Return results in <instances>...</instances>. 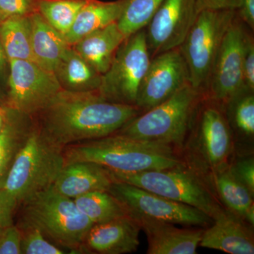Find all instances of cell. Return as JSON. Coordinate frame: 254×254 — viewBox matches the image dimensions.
<instances>
[{
	"label": "cell",
	"instance_id": "28",
	"mask_svg": "<svg viewBox=\"0 0 254 254\" xmlns=\"http://www.w3.org/2000/svg\"><path fill=\"white\" fill-rule=\"evenodd\" d=\"M88 0H38L37 11L64 36Z\"/></svg>",
	"mask_w": 254,
	"mask_h": 254
},
{
	"label": "cell",
	"instance_id": "35",
	"mask_svg": "<svg viewBox=\"0 0 254 254\" xmlns=\"http://www.w3.org/2000/svg\"><path fill=\"white\" fill-rule=\"evenodd\" d=\"M17 206V202L14 198L4 189L0 188V225L1 227L5 228L13 225L15 209Z\"/></svg>",
	"mask_w": 254,
	"mask_h": 254
},
{
	"label": "cell",
	"instance_id": "41",
	"mask_svg": "<svg viewBox=\"0 0 254 254\" xmlns=\"http://www.w3.org/2000/svg\"><path fill=\"white\" fill-rule=\"evenodd\" d=\"M2 109H3V108H1V106H0V110H2Z\"/></svg>",
	"mask_w": 254,
	"mask_h": 254
},
{
	"label": "cell",
	"instance_id": "8",
	"mask_svg": "<svg viewBox=\"0 0 254 254\" xmlns=\"http://www.w3.org/2000/svg\"><path fill=\"white\" fill-rule=\"evenodd\" d=\"M192 131L181 152L187 166L205 179L228 165L235 141L228 121L218 108H203Z\"/></svg>",
	"mask_w": 254,
	"mask_h": 254
},
{
	"label": "cell",
	"instance_id": "22",
	"mask_svg": "<svg viewBox=\"0 0 254 254\" xmlns=\"http://www.w3.org/2000/svg\"><path fill=\"white\" fill-rule=\"evenodd\" d=\"M30 20L33 62L53 73L65 51L71 46L38 11L30 15Z\"/></svg>",
	"mask_w": 254,
	"mask_h": 254
},
{
	"label": "cell",
	"instance_id": "38",
	"mask_svg": "<svg viewBox=\"0 0 254 254\" xmlns=\"http://www.w3.org/2000/svg\"><path fill=\"white\" fill-rule=\"evenodd\" d=\"M9 72V61L5 54L4 48L0 40V86L5 87L6 91Z\"/></svg>",
	"mask_w": 254,
	"mask_h": 254
},
{
	"label": "cell",
	"instance_id": "5",
	"mask_svg": "<svg viewBox=\"0 0 254 254\" xmlns=\"http://www.w3.org/2000/svg\"><path fill=\"white\" fill-rule=\"evenodd\" d=\"M111 174L115 181L139 187L174 201L194 207L213 220L225 210L204 177L186 164L165 170L137 173L111 172Z\"/></svg>",
	"mask_w": 254,
	"mask_h": 254
},
{
	"label": "cell",
	"instance_id": "9",
	"mask_svg": "<svg viewBox=\"0 0 254 254\" xmlns=\"http://www.w3.org/2000/svg\"><path fill=\"white\" fill-rule=\"evenodd\" d=\"M150 60L145 31L141 30L128 37L119 48L108 71L102 75L98 94L113 103L136 105Z\"/></svg>",
	"mask_w": 254,
	"mask_h": 254
},
{
	"label": "cell",
	"instance_id": "10",
	"mask_svg": "<svg viewBox=\"0 0 254 254\" xmlns=\"http://www.w3.org/2000/svg\"><path fill=\"white\" fill-rule=\"evenodd\" d=\"M108 191L121 203L130 216L141 215L173 224L200 227H208L213 222V219L194 207L124 182H114Z\"/></svg>",
	"mask_w": 254,
	"mask_h": 254
},
{
	"label": "cell",
	"instance_id": "15",
	"mask_svg": "<svg viewBox=\"0 0 254 254\" xmlns=\"http://www.w3.org/2000/svg\"><path fill=\"white\" fill-rule=\"evenodd\" d=\"M139 224L128 215L94 224L86 237L82 252L124 254L136 252L140 245Z\"/></svg>",
	"mask_w": 254,
	"mask_h": 254
},
{
	"label": "cell",
	"instance_id": "14",
	"mask_svg": "<svg viewBox=\"0 0 254 254\" xmlns=\"http://www.w3.org/2000/svg\"><path fill=\"white\" fill-rule=\"evenodd\" d=\"M197 14L195 0H164L145 31L150 54L180 48Z\"/></svg>",
	"mask_w": 254,
	"mask_h": 254
},
{
	"label": "cell",
	"instance_id": "40",
	"mask_svg": "<svg viewBox=\"0 0 254 254\" xmlns=\"http://www.w3.org/2000/svg\"><path fill=\"white\" fill-rule=\"evenodd\" d=\"M4 227H1V225H0V235H1V232H2L3 230H4Z\"/></svg>",
	"mask_w": 254,
	"mask_h": 254
},
{
	"label": "cell",
	"instance_id": "36",
	"mask_svg": "<svg viewBox=\"0 0 254 254\" xmlns=\"http://www.w3.org/2000/svg\"><path fill=\"white\" fill-rule=\"evenodd\" d=\"M198 14L202 10H226L233 9L236 11V0H195Z\"/></svg>",
	"mask_w": 254,
	"mask_h": 254
},
{
	"label": "cell",
	"instance_id": "12",
	"mask_svg": "<svg viewBox=\"0 0 254 254\" xmlns=\"http://www.w3.org/2000/svg\"><path fill=\"white\" fill-rule=\"evenodd\" d=\"M190 83L180 48L153 57L141 82L136 106L141 113L154 108Z\"/></svg>",
	"mask_w": 254,
	"mask_h": 254
},
{
	"label": "cell",
	"instance_id": "21",
	"mask_svg": "<svg viewBox=\"0 0 254 254\" xmlns=\"http://www.w3.org/2000/svg\"><path fill=\"white\" fill-rule=\"evenodd\" d=\"M129 0L103 1L88 0L72 26L64 35L69 46L95 31L118 22Z\"/></svg>",
	"mask_w": 254,
	"mask_h": 254
},
{
	"label": "cell",
	"instance_id": "23",
	"mask_svg": "<svg viewBox=\"0 0 254 254\" xmlns=\"http://www.w3.org/2000/svg\"><path fill=\"white\" fill-rule=\"evenodd\" d=\"M54 74L64 91L75 93L98 92L102 74L86 60L68 47L54 70Z\"/></svg>",
	"mask_w": 254,
	"mask_h": 254
},
{
	"label": "cell",
	"instance_id": "30",
	"mask_svg": "<svg viewBox=\"0 0 254 254\" xmlns=\"http://www.w3.org/2000/svg\"><path fill=\"white\" fill-rule=\"evenodd\" d=\"M18 227L21 232V254H66L60 247L47 240L45 234L31 222L22 219L21 226Z\"/></svg>",
	"mask_w": 254,
	"mask_h": 254
},
{
	"label": "cell",
	"instance_id": "33",
	"mask_svg": "<svg viewBox=\"0 0 254 254\" xmlns=\"http://www.w3.org/2000/svg\"><path fill=\"white\" fill-rule=\"evenodd\" d=\"M244 83L249 91L254 90V44L250 36L245 33L242 55Z\"/></svg>",
	"mask_w": 254,
	"mask_h": 254
},
{
	"label": "cell",
	"instance_id": "24",
	"mask_svg": "<svg viewBox=\"0 0 254 254\" xmlns=\"http://www.w3.org/2000/svg\"><path fill=\"white\" fill-rule=\"evenodd\" d=\"M33 124L31 115L7 108L6 123L0 131V188L15 157L24 144Z\"/></svg>",
	"mask_w": 254,
	"mask_h": 254
},
{
	"label": "cell",
	"instance_id": "6",
	"mask_svg": "<svg viewBox=\"0 0 254 254\" xmlns=\"http://www.w3.org/2000/svg\"><path fill=\"white\" fill-rule=\"evenodd\" d=\"M22 204L23 220L38 227L57 245L81 252L94 224L78 210L72 198L60 194L51 187Z\"/></svg>",
	"mask_w": 254,
	"mask_h": 254
},
{
	"label": "cell",
	"instance_id": "32",
	"mask_svg": "<svg viewBox=\"0 0 254 254\" xmlns=\"http://www.w3.org/2000/svg\"><path fill=\"white\" fill-rule=\"evenodd\" d=\"M38 0H0V22L16 16L37 12Z\"/></svg>",
	"mask_w": 254,
	"mask_h": 254
},
{
	"label": "cell",
	"instance_id": "19",
	"mask_svg": "<svg viewBox=\"0 0 254 254\" xmlns=\"http://www.w3.org/2000/svg\"><path fill=\"white\" fill-rule=\"evenodd\" d=\"M205 180L225 209L254 226V195L234 176L228 165L210 174Z\"/></svg>",
	"mask_w": 254,
	"mask_h": 254
},
{
	"label": "cell",
	"instance_id": "16",
	"mask_svg": "<svg viewBox=\"0 0 254 254\" xmlns=\"http://www.w3.org/2000/svg\"><path fill=\"white\" fill-rule=\"evenodd\" d=\"M130 216V215H129ZM139 224L148 240V254H195L203 229L180 228L171 222L148 217L131 216Z\"/></svg>",
	"mask_w": 254,
	"mask_h": 254
},
{
	"label": "cell",
	"instance_id": "18",
	"mask_svg": "<svg viewBox=\"0 0 254 254\" xmlns=\"http://www.w3.org/2000/svg\"><path fill=\"white\" fill-rule=\"evenodd\" d=\"M115 182L111 172L98 164L80 162L64 166L53 184L60 194L73 198L94 190H108Z\"/></svg>",
	"mask_w": 254,
	"mask_h": 254
},
{
	"label": "cell",
	"instance_id": "7",
	"mask_svg": "<svg viewBox=\"0 0 254 254\" xmlns=\"http://www.w3.org/2000/svg\"><path fill=\"white\" fill-rule=\"evenodd\" d=\"M235 14L233 9L202 10L180 47L188 68L190 85L200 93L208 87L219 48L235 21Z\"/></svg>",
	"mask_w": 254,
	"mask_h": 254
},
{
	"label": "cell",
	"instance_id": "20",
	"mask_svg": "<svg viewBox=\"0 0 254 254\" xmlns=\"http://www.w3.org/2000/svg\"><path fill=\"white\" fill-rule=\"evenodd\" d=\"M126 37L117 22L87 35L71 46L100 74L106 72Z\"/></svg>",
	"mask_w": 254,
	"mask_h": 254
},
{
	"label": "cell",
	"instance_id": "13",
	"mask_svg": "<svg viewBox=\"0 0 254 254\" xmlns=\"http://www.w3.org/2000/svg\"><path fill=\"white\" fill-rule=\"evenodd\" d=\"M245 35L242 26L235 19L224 36L209 78L212 99L227 103L247 89L242 68Z\"/></svg>",
	"mask_w": 254,
	"mask_h": 254
},
{
	"label": "cell",
	"instance_id": "1",
	"mask_svg": "<svg viewBox=\"0 0 254 254\" xmlns=\"http://www.w3.org/2000/svg\"><path fill=\"white\" fill-rule=\"evenodd\" d=\"M141 112L135 105L113 103L98 92L61 91L32 115L45 136L62 148L113 134Z\"/></svg>",
	"mask_w": 254,
	"mask_h": 254
},
{
	"label": "cell",
	"instance_id": "26",
	"mask_svg": "<svg viewBox=\"0 0 254 254\" xmlns=\"http://www.w3.org/2000/svg\"><path fill=\"white\" fill-rule=\"evenodd\" d=\"M82 213L93 224L102 223L127 215L120 201L108 190H94L73 198Z\"/></svg>",
	"mask_w": 254,
	"mask_h": 254
},
{
	"label": "cell",
	"instance_id": "17",
	"mask_svg": "<svg viewBox=\"0 0 254 254\" xmlns=\"http://www.w3.org/2000/svg\"><path fill=\"white\" fill-rule=\"evenodd\" d=\"M199 246L230 254H254L252 225L225 208L203 230Z\"/></svg>",
	"mask_w": 254,
	"mask_h": 254
},
{
	"label": "cell",
	"instance_id": "3",
	"mask_svg": "<svg viewBox=\"0 0 254 254\" xmlns=\"http://www.w3.org/2000/svg\"><path fill=\"white\" fill-rule=\"evenodd\" d=\"M64 166L63 148L48 140L33 123L1 188L18 205L22 204L33 195L53 186Z\"/></svg>",
	"mask_w": 254,
	"mask_h": 254
},
{
	"label": "cell",
	"instance_id": "34",
	"mask_svg": "<svg viewBox=\"0 0 254 254\" xmlns=\"http://www.w3.org/2000/svg\"><path fill=\"white\" fill-rule=\"evenodd\" d=\"M0 254H21V232L14 225L5 227L0 235Z\"/></svg>",
	"mask_w": 254,
	"mask_h": 254
},
{
	"label": "cell",
	"instance_id": "37",
	"mask_svg": "<svg viewBox=\"0 0 254 254\" xmlns=\"http://www.w3.org/2000/svg\"><path fill=\"white\" fill-rule=\"evenodd\" d=\"M236 11L241 19L252 29L254 28V0H236Z\"/></svg>",
	"mask_w": 254,
	"mask_h": 254
},
{
	"label": "cell",
	"instance_id": "2",
	"mask_svg": "<svg viewBox=\"0 0 254 254\" xmlns=\"http://www.w3.org/2000/svg\"><path fill=\"white\" fill-rule=\"evenodd\" d=\"M63 153L64 165L88 162L119 173L165 170L186 164L170 145L118 133L68 145L63 148Z\"/></svg>",
	"mask_w": 254,
	"mask_h": 254
},
{
	"label": "cell",
	"instance_id": "31",
	"mask_svg": "<svg viewBox=\"0 0 254 254\" xmlns=\"http://www.w3.org/2000/svg\"><path fill=\"white\" fill-rule=\"evenodd\" d=\"M229 169L234 176L240 180L254 195V159L251 152H243L231 157L228 164Z\"/></svg>",
	"mask_w": 254,
	"mask_h": 254
},
{
	"label": "cell",
	"instance_id": "27",
	"mask_svg": "<svg viewBox=\"0 0 254 254\" xmlns=\"http://www.w3.org/2000/svg\"><path fill=\"white\" fill-rule=\"evenodd\" d=\"M228 123L232 136L236 134L239 141L252 143L254 136V92L246 89L227 103Z\"/></svg>",
	"mask_w": 254,
	"mask_h": 254
},
{
	"label": "cell",
	"instance_id": "25",
	"mask_svg": "<svg viewBox=\"0 0 254 254\" xmlns=\"http://www.w3.org/2000/svg\"><path fill=\"white\" fill-rule=\"evenodd\" d=\"M0 40L9 61L33 62L30 16H16L0 22Z\"/></svg>",
	"mask_w": 254,
	"mask_h": 254
},
{
	"label": "cell",
	"instance_id": "4",
	"mask_svg": "<svg viewBox=\"0 0 254 254\" xmlns=\"http://www.w3.org/2000/svg\"><path fill=\"white\" fill-rule=\"evenodd\" d=\"M199 95L189 83L163 103L137 115L115 133L170 145L181 155Z\"/></svg>",
	"mask_w": 254,
	"mask_h": 254
},
{
	"label": "cell",
	"instance_id": "11",
	"mask_svg": "<svg viewBox=\"0 0 254 254\" xmlns=\"http://www.w3.org/2000/svg\"><path fill=\"white\" fill-rule=\"evenodd\" d=\"M62 88L54 73L31 60L9 61L7 108L32 115L43 109Z\"/></svg>",
	"mask_w": 254,
	"mask_h": 254
},
{
	"label": "cell",
	"instance_id": "39",
	"mask_svg": "<svg viewBox=\"0 0 254 254\" xmlns=\"http://www.w3.org/2000/svg\"><path fill=\"white\" fill-rule=\"evenodd\" d=\"M6 115H7V110L3 108L2 110H0V131H1L6 123Z\"/></svg>",
	"mask_w": 254,
	"mask_h": 254
},
{
	"label": "cell",
	"instance_id": "29",
	"mask_svg": "<svg viewBox=\"0 0 254 254\" xmlns=\"http://www.w3.org/2000/svg\"><path fill=\"white\" fill-rule=\"evenodd\" d=\"M164 0H129L118 26L126 38L148 26Z\"/></svg>",
	"mask_w": 254,
	"mask_h": 254
}]
</instances>
